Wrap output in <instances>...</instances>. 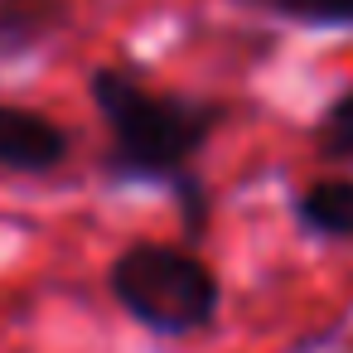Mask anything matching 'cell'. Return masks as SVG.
Wrapping results in <instances>:
<instances>
[{"label":"cell","instance_id":"1","mask_svg":"<svg viewBox=\"0 0 353 353\" xmlns=\"http://www.w3.org/2000/svg\"><path fill=\"white\" fill-rule=\"evenodd\" d=\"M92 102L112 136V170L121 179H184L189 160L223 121L218 107L150 92L121 68L92 73Z\"/></svg>","mask_w":353,"mask_h":353},{"label":"cell","instance_id":"2","mask_svg":"<svg viewBox=\"0 0 353 353\" xmlns=\"http://www.w3.org/2000/svg\"><path fill=\"white\" fill-rule=\"evenodd\" d=\"M107 285L117 305L155 334H194L218 314L213 271L194 252H179V247H160V242L126 247L112 261Z\"/></svg>","mask_w":353,"mask_h":353},{"label":"cell","instance_id":"3","mask_svg":"<svg viewBox=\"0 0 353 353\" xmlns=\"http://www.w3.org/2000/svg\"><path fill=\"white\" fill-rule=\"evenodd\" d=\"M68 155V136L59 121L30 107H6L0 102V170L15 174H49Z\"/></svg>","mask_w":353,"mask_h":353},{"label":"cell","instance_id":"4","mask_svg":"<svg viewBox=\"0 0 353 353\" xmlns=\"http://www.w3.org/2000/svg\"><path fill=\"white\" fill-rule=\"evenodd\" d=\"M68 30L63 0H0V59H20Z\"/></svg>","mask_w":353,"mask_h":353},{"label":"cell","instance_id":"5","mask_svg":"<svg viewBox=\"0 0 353 353\" xmlns=\"http://www.w3.org/2000/svg\"><path fill=\"white\" fill-rule=\"evenodd\" d=\"M295 213L314 237H353V179H314L295 199Z\"/></svg>","mask_w":353,"mask_h":353},{"label":"cell","instance_id":"6","mask_svg":"<svg viewBox=\"0 0 353 353\" xmlns=\"http://www.w3.org/2000/svg\"><path fill=\"white\" fill-rule=\"evenodd\" d=\"M237 6L310 30H353V0H237Z\"/></svg>","mask_w":353,"mask_h":353},{"label":"cell","instance_id":"7","mask_svg":"<svg viewBox=\"0 0 353 353\" xmlns=\"http://www.w3.org/2000/svg\"><path fill=\"white\" fill-rule=\"evenodd\" d=\"M319 150L329 155V160H343V165H353V92H343L324 117H319Z\"/></svg>","mask_w":353,"mask_h":353}]
</instances>
